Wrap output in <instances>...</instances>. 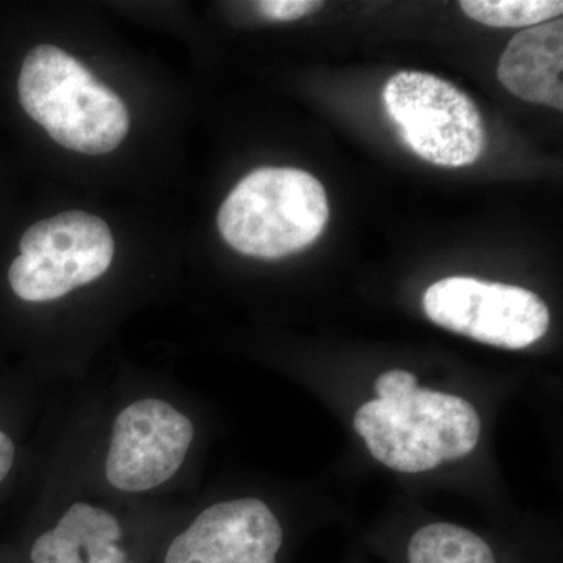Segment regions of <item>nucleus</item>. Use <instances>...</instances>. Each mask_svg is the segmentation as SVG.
I'll return each instance as SVG.
<instances>
[{"instance_id":"f257e3e1","label":"nucleus","mask_w":563,"mask_h":563,"mask_svg":"<svg viewBox=\"0 0 563 563\" xmlns=\"http://www.w3.org/2000/svg\"><path fill=\"white\" fill-rule=\"evenodd\" d=\"M18 92L29 117L70 151L109 154L128 135L131 121L120 96L58 47L29 52Z\"/></svg>"},{"instance_id":"f03ea898","label":"nucleus","mask_w":563,"mask_h":563,"mask_svg":"<svg viewBox=\"0 0 563 563\" xmlns=\"http://www.w3.org/2000/svg\"><path fill=\"white\" fill-rule=\"evenodd\" d=\"M354 426L373 457L401 473L457 461L472 453L481 437V418L472 404L421 387L363 404Z\"/></svg>"},{"instance_id":"7ed1b4c3","label":"nucleus","mask_w":563,"mask_h":563,"mask_svg":"<svg viewBox=\"0 0 563 563\" xmlns=\"http://www.w3.org/2000/svg\"><path fill=\"white\" fill-rule=\"evenodd\" d=\"M328 220V195L312 174L258 168L222 202L218 228L240 254L277 261L317 242Z\"/></svg>"},{"instance_id":"20e7f679","label":"nucleus","mask_w":563,"mask_h":563,"mask_svg":"<svg viewBox=\"0 0 563 563\" xmlns=\"http://www.w3.org/2000/svg\"><path fill=\"white\" fill-rule=\"evenodd\" d=\"M383 99L404 144L422 161L462 168L483 155V117L476 103L450 81L402 70L387 81Z\"/></svg>"},{"instance_id":"39448f33","label":"nucleus","mask_w":563,"mask_h":563,"mask_svg":"<svg viewBox=\"0 0 563 563\" xmlns=\"http://www.w3.org/2000/svg\"><path fill=\"white\" fill-rule=\"evenodd\" d=\"M20 250L9 272L14 295L29 302H47L106 274L114 242L101 218L65 211L33 224L22 236Z\"/></svg>"},{"instance_id":"423d86ee","label":"nucleus","mask_w":563,"mask_h":563,"mask_svg":"<svg viewBox=\"0 0 563 563\" xmlns=\"http://www.w3.org/2000/svg\"><path fill=\"white\" fill-rule=\"evenodd\" d=\"M429 320L476 342L523 350L550 328L547 303L526 288L448 277L431 285L422 299Z\"/></svg>"},{"instance_id":"0eeeda50","label":"nucleus","mask_w":563,"mask_h":563,"mask_svg":"<svg viewBox=\"0 0 563 563\" xmlns=\"http://www.w3.org/2000/svg\"><path fill=\"white\" fill-rule=\"evenodd\" d=\"M195 428L172 404L140 399L125 407L111 431L107 481L128 493L152 490L179 472L190 451Z\"/></svg>"},{"instance_id":"6e6552de","label":"nucleus","mask_w":563,"mask_h":563,"mask_svg":"<svg viewBox=\"0 0 563 563\" xmlns=\"http://www.w3.org/2000/svg\"><path fill=\"white\" fill-rule=\"evenodd\" d=\"M284 529L261 499L213 504L166 547L161 563H280Z\"/></svg>"},{"instance_id":"1a4fd4ad","label":"nucleus","mask_w":563,"mask_h":563,"mask_svg":"<svg viewBox=\"0 0 563 563\" xmlns=\"http://www.w3.org/2000/svg\"><path fill=\"white\" fill-rule=\"evenodd\" d=\"M563 21L520 32L504 51L498 79L517 98L563 110Z\"/></svg>"},{"instance_id":"9d476101","label":"nucleus","mask_w":563,"mask_h":563,"mask_svg":"<svg viewBox=\"0 0 563 563\" xmlns=\"http://www.w3.org/2000/svg\"><path fill=\"white\" fill-rule=\"evenodd\" d=\"M407 563H499L490 544L470 529L432 523L410 537Z\"/></svg>"},{"instance_id":"9b49d317","label":"nucleus","mask_w":563,"mask_h":563,"mask_svg":"<svg viewBox=\"0 0 563 563\" xmlns=\"http://www.w3.org/2000/svg\"><path fill=\"white\" fill-rule=\"evenodd\" d=\"M466 16L490 27H536L558 20L561 0H462Z\"/></svg>"},{"instance_id":"f8f14e48","label":"nucleus","mask_w":563,"mask_h":563,"mask_svg":"<svg viewBox=\"0 0 563 563\" xmlns=\"http://www.w3.org/2000/svg\"><path fill=\"white\" fill-rule=\"evenodd\" d=\"M322 2L314 0H262L255 9L269 21H295L321 10Z\"/></svg>"},{"instance_id":"ddd939ff","label":"nucleus","mask_w":563,"mask_h":563,"mask_svg":"<svg viewBox=\"0 0 563 563\" xmlns=\"http://www.w3.org/2000/svg\"><path fill=\"white\" fill-rule=\"evenodd\" d=\"M417 387V376L409 372H402V369H391V372L377 377L376 380L377 398L380 399L402 395V393L412 391Z\"/></svg>"},{"instance_id":"4468645a","label":"nucleus","mask_w":563,"mask_h":563,"mask_svg":"<svg viewBox=\"0 0 563 563\" xmlns=\"http://www.w3.org/2000/svg\"><path fill=\"white\" fill-rule=\"evenodd\" d=\"M14 463V444L5 432L0 431V484L9 476Z\"/></svg>"}]
</instances>
